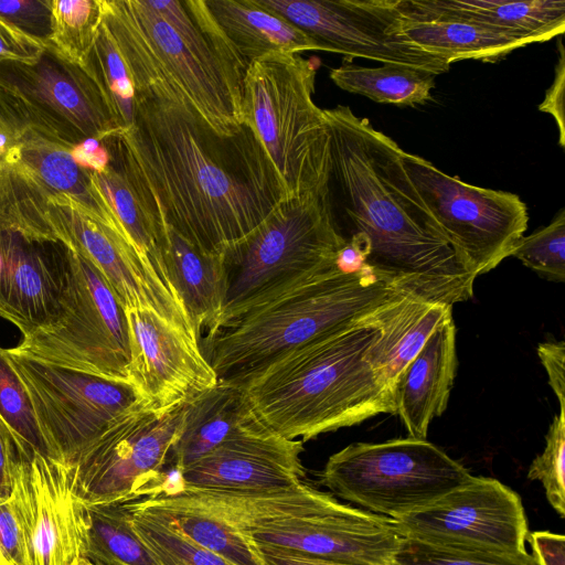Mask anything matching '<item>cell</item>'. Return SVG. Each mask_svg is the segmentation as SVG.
<instances>
[{
  "label": "cell",
  "mask_w": 565,
  "mask_h": 565,
  "mask_svg": "<svg viewBox=\"0 0 565 565\" xmlns=\"http://www.w3.org/2000/svg\"><path fill=\"white\" fill-rule=\"evenodd\" d=\"M205 4L248 65L271 54L324 51L317 41L256 0H205Z\"/></svg>",
  "instance_id": "27"
},
{
  "label": "cell",
  "mask_w": 565,
  "mask_h": 565,
  "mask_svg": "<svg viewBox=\"0 0 565 565\" xmlns=\"http://www.w3.org/2000/svg\"><path fill=\"white\" fill-rule=\"evenodd\" d=\"M6 351L57 460L72 465L109 423L139 405H148L131 382L57 366L13 348Z\"/></svg>",
  "instance_id": "12"
},
{
  "label": "cell",
  "mask_w": 565,
  "mask_h": 565,
  "mask_svg": "<svg viewBox=\"0 0 565 565\" xmlns=\"http://www.w3.org/2000/svg\"><path fill=\"white\" fill-rule=\"evenodd\" d=\"M128 508L136 533L160 565H231L159 521Z\"/></svg>",
  "instance_id": "38"
},
{
  "label": "cell",
  "mask_w": 565,
  "mask_h": 565,
  "mask_svg": "<svg viewBox=\"0 0 565 565\" xmlns=\"http://www.w3.org/2000/svg\"><path fill=\"white\" fill-rule=\"evenodd\" d=\"M253 417L241 386L235 383L218 381L186 401L180 434L171 452L177 470L210 452Z\"/></svg>",
  "instance_id": "29"
},
{
  "label": "cell",
  "mask_w": 565,
  "mask_h": 565,
  "mask_svg": "<svg viewBox=\"0 0 565 565\" xmlns=\"http://www.w3.org/2000/svg\"><path fill=\"white\" fill-rule=\"evenodd\" d=\"M103 22L130 73L135 93L153 85L178 92L215 130L243 122V78L189 45L145 0H100Z\"/></svg>",
  "instance_id": "7"
},
{
  "label": "cell",
  "mask_w": 565,
  "mask_h": 565,
  "mask_svg": "<svg viewBox=\"0 0 565 565\" xmlns=\"http://www.w3.org/2000/svg\"><path fill=\"white\" fill-rule=\"evenodd\" d=\"M167 276L201 340L223 311L227 279L222 255L202 252L170 227L161 231Z\"/></svg>",
  "instance_id": "25"
},
{
  "label": "cell",
  "mask_w": 565,
  "mask_h": 565,
  "mask_svg": "<svg viewBox=\"0 0 565 565\" xmlns=\"http://www.w3.org/2000/svg\"><path fill=\"white\" fill-rule=\"evenodd\" d=\"M332 177L348 223L345 247L405 297L452 307L478 277L456 252L409 179L404 150L350 107L323 109Z\"/></svg>",
  "instance_id": "2"
},
{
  "label": "cell",
  "mask_w": 565,
  "mask_h": 565,
  "mask_svg": "<svg viewBox=\"0 0 565 565\" xmlns=\"http://www.w3.org/2000/svg\"><path fill=\"white\" fill-rule=\"evenodd\" d=\"M392 565H540L527 553L454 550L403 539Z\"/></svg>",
  "instance_id": "39"
},
{
  "label": "cell",
  "mask_w": 565,
  "mask_h": 565,
  "mask_svg": "<svg viewBox=\"0 0 565 565\" xmlns=\"http://www.w3.org/2000/svg\"><path fill=\"white\" fill-rule=\"evenodd\" d=\"M537 355L558 399L559 409H565V342H542L537 345Z\"/></svg>",
  "instance_id": "46"
},
{
  "label": "cell",
  "mask_w": 565,
  "mask_h": 565,
  "mask_svg": "<svg viewBox=\"0 0 565 565\" xmlns=\"http://www.w3.org/2000/svg\"><path fill=\"white\" fill-rule=\"evenodd\" d=\"M185 403L139 405L109 423L71 465L72 488L85 505L125 503L160 491Z\"/></svg>",
  "instance_id": "10"
},
{
  "label": "cell",
  "mask_w": 565,
  "mask_h": 565,
  "mask_svg": "<svg viewBox=\"0 0 565 565\" xmlns=\"http://www.w3.org/2000/svg\"><path fill=\"white\" fill-rule=\"evenodd\" d=\"M527 478L542 483L548 503L565 518V409L554 416L545 447L530 465Z\"/></svg>",
  "instance_id": "42"
},
{
  "label": "cell",
  "mask_w": 565,
  "mask_h": 565,
  "mask_svg": "<svg viewBox=\"0 0 565 565\" xmlns=\"http://www.w3.org/2000/svg\"><path fill=\"white\" fill-rule=\"evenodd\" d=\"M82 67L103 94L119 129L131 126L136 93L128 67L103 22Z\"/></svg>",
  "instance_id": "35"
},
{
  "label": "cell",
  "mask_w": 565,
  "mask_h": 565,
  "mask_svg": "<svg viewBox=\"0 0 565 565\" xmlns=\"http://www.w3.org/2000/svg\"><path fill=\"white\" fill-rule=\"evenodd\" d=\"M50 215L57 238L102 273L126 309H150L200 342L181 300L122 233L94 218L65 195L50 198Z\"/></svg>",
  "instance_id": "15"
},
{
  "label": "cell",
  "mask_w": 565,
  "mask_h": 565,
  "mask_svg": "<svg viewBox=\"0 0 565 565\" xmlns=\"http://www.w3.org/2000/svg\"><path fill=\"white\" fill-rule=\"evenodd\" d=\"M252 544L255 546L263 565H350L324 561L287 548Z\"/></svg>",
  "instance_id": "49"
},
{
  "label": "cell",
  "mask_w": 565,
  "mask_h": 565,
  "mask_svg": "<svg viewBox=\"0 0 565 565\" xmlns=\"http://www.w3.org/2000/svg\"><path fill=\"white\" fill-rule=\"evenodd\" d=\"M13 493L24 519L29 565H75L83 557L85 512L73 492L71 465L14 437Z\"/></svg>",
  "instance_id": "16"
},
{
  "label": "cell",
  "mask_w": 565,
  "mask_h": 565,
  "mask_svg": "<svg viewBox=\"0 0 565 565\" xmlns=\"http://www.w3.org/2000/svg\"><path fill=\"white\" fill-rule=\"evenodd\" d=\"M280 14L326 52L409 67L436 75L446 60L408 42L397 31L398 0H256Z\"/></svg>",
  "instance_id": "13"
},
{
  "label": "cell",
  "mask_w": 565,
  "mask_h": 565,
  "mask_svg": "<svg viewBox=\"0 0 565 565\" xmlns=\"http://www.w3.org/2000/svg\"><path fill=\"white\" fill-rule=\"evenodd\" d=\"M127 503L132 510L159 521L231 565H263L255 546L243 533L168 492Z\"/></svg>",
  "instance_id": "30"
},
{
  "label": "cell",
  "mask_w": 565,
  "mask_h": 565,
  "mask_svg": "<svg viewBox=\"0 0 565 565\" xmlns=\"http://www.w3.org/2000/svg\"><path fill=\"white\" fill-rule=\"evenodd\" d=\"M159 492H168L215 515L239 532L275 521L328 512L340 505L332 495L305 482L280 489L203 490L182 489L167 480Z\"/></svg>",
  "instance_id": "23"
},
{
  "label": "cell",
  "mask_w": 565,
  "mask_h": 565,
  "mask_svg": "<svg viewBox=\"0 0 565 565\" xmlns=\"http://www.w3.org/2000/svg\"><path fill=\"white\" fill-rule=\"evenodd\" d=\"M73 149L38 135L21 143L4 164H18L52 196L70 198L90 216L126 236L93 171L76 160Z\"/></svg>",
  "instance_id": "26"
},
{
  "label": "cell",
  "mask_w": 565,
  "mask_h": 565,
  "mask_svg": "<svg viewBox=\"0 0 565 565\" xmlns=\"http://www.w3.org/2000/svg\"><path fill=\"white\" fill-rule=\"evenodd\" d=\"M452 307L403 297L367 317L379 331L371 360L391 388Z\"/></svg>",
  "instance_id": "28"
},
{
  "label": "cell",
  "mask_w": 565,
  "mask_h": 565,
  "mask_svg": "<svg viewBox=\"0 0 565 565\" xmlns=\"http://www.w3.org/2000/svg\"><path fill=\"white\" fill-rule=\"evenodd\" d=\"M317 64L300 54L249 63L242 86L243 121L270 158L288 198L331 191V135L312 98Z\"/></svg>",
  "instance_id": "5"
},
{
  "label": "cell",
  "mask_w": 565,
  "mask_h": 565,
  "mask_svg": "<svg viewBox=\"0 0 565 565\" xmlns=\"http://www.w3.org/2000/svg\"><path fill=\"white\" fill-rule=\"evenodd\" d=\"M397 31L408 42L450 64L467 58L494 62L531 44L518 35L455 19L409 20L401 14Z\"/></svg>",
  "instance_id": "31"
},
{
  "label": "cell",
  "mask_w": 565,
  "mask_h": 565,
  "mask_svg": "<svg viewBox=\"0 0 565 565\" xmlns=\"http://www.w3.org/2000/svg\"><path fill=\"white\" fill-rule=\"evenodd\" d=\"M403 161L428 210L477 276L512 256L529 221L519 195L468 184L405 151Z\"/></svg>",
  "instance_id": "11"
},
{
  "label": "cell",
  "mask_w": 565,
  "mask_h": 565,
  "mask_svg": "<svg viewBox=\"0 0 565 565\" xmlns=\"http://www.w3.org/2000/svg\"><path fill=\"white\" fill-rule=\"evenodd\" d=\"M83 557L94 565H160L136 533L125 503L84 504Z\"/></svg>",
  "instance_id": "32"
},
{
  "label": "cell",
  "mask_w": 565,
  "mask_h": 565,
  "mask_svg": "<svg viewBox=\"0 0 565 565\" xmlns=\"http://www.w3.org/2000/svg\"><path fill=\"white\" fill-rule=\"evenodd\" d=\"M409 20L455 19L544 42L565 31V0H398Z\"/></svg>",
  "instance_id": "24"
},
{
  "label": "cell",
  "mask_w": 565,
  "mask_h": 565,
  "mask_svg": "<svg viewBox=\"0 0 565 565\" xmlns=\"http://www.w3.org/2000/svg\"><path fill=\"white\" fill-rule=\"evenodd\" d=\"M0 81L15 88L63 145L75 148L119 129L86 71L45 47L34 64L0 63Z\"/></svg>",
  "instance_id": "17"
},
{
  "label": "cell",
  "mask_w": 565,
  "mask_h": 565,
  "mask_svg": "<svg viewBox=\"0 0 565 565\" xmlns=\"http://www.w3.org/2000/svg\"><path fill=\"white\" fill-rule=\"evenodd\" d=\"M405 297L363 267L311 276L247 310L200 347L218 381L236 383L282 354Z\"/></svg>",
  "instance_id": "4"
},
{
  "label": "cell",
  "mask_w": 565,
  "mask_h": 565,
  "mask_svg": "<svg viewBox=\"0 0 565 565\" xmlns=\"http://www.w3.org/2000/svg\"><path fill=\"white\" fill-rule=\"evenodd\" d=\"M14 436L0 420V502L13 491Z\"/></svg>",
  "instance_id": "50"
},
{
  "label": "cell",
  "mask_w": 565,
  "mask_h": 565,
  "mask_svg": "<svg viewBox=\"0 0 565 565\" xmlns=\"http://www.w3.org/2000/svg\"><path fill=\"white\" fill-rule=\"evenodd\" d=\"M379 335L367 317L289 351L236 382L259 423L307 441L379 414H395L393 392L371 360Z\"/></svg>",
  "instance_id": "3"
},
{
  "label": "cell",
  "mask_w": 565,
  "mask_h": 565,
  "mask_svg": "<svg viewBox=\"0 0 565 565\" xmlns=\"http://www.w3.org/2000/svg\"><path fill=\"white\" fill-rule=\"evenodd\" d=\"M0 565H29L24 519L13 491L0 502Z\"/></svg>",
  "instance_id": "44"
},
{
  "label": "cell",
  "mask_w": 565,
  "mask_h": 565,
  "mask_svg": "<svg viewBox=\"0 0 565 565\" xmlns=\"http://www.w3.org/2000/svg\"><path fill=\"white\" fill-rule=\"evenodd\" d=\"M51 6L52 36L47 47L82 66L102 24L100 0H51Z\"/></svg>",
  "instance_id": "36"
},
{
  "label": "cell",
  "mask_w": 565,
  "mask_h": 565,
  "mask_svg": "<svg viewBox=\"0 0 565 565\" xmlns=\"http://www.w3.org/2000/svg\"><path fill=\"white\" fill-rule=\"evenodd\" d=\"M392 520L404 539L454 550L522 553L530 533L519 494L487 477Z\"/></svg>",
  "instance_id": "14"
},
{
  "label": "cell",
  "mask_w": 565,
  "mask_h": 565,
  "mask_svg": "<svg viewBox=\"0 0 565 565\" xmlns=\"http://www.w3.org/2000/svg\"><path fill=\"white\" fill-rule=\"evenodd\" d=\"M330 78L349 93L402 106L425 104L431 99L435 87L434 74L391 64L364 67L345 62L331 70Z\"/></svg>",
  "instance_id": "33"
},
{
  "label": "cell",
  "mask_w": 565,
  "mask_h": 565,
  "mask_svg": "<svg viewBox=\"0 0 565 565\" xmlns=\"http://www.w3.org/2000/svg\"><path fill=\"white\" fill-rule=\"evenodd\" d=\"M75 565H94V564L90 563L89 561H87L86 558L82 557L77 561V563Z\"/></svg>",
  "instance_id": "51"
},
{
  "label": "cell",
  "mask_w": 565,
  "mask_h": 565,
  "mask_svg": "<svg viewBox=\"0 0 565 565\" xmlns=\"http://www.w3.org/2000/svg\"><path fill=\"white\" fill-rule=\"evenodd\" d=\"M249 542L350 565H392L403 536L393 520L341 504L241 532Z\"/></svg>",
  "instance_id": "18"
},
{
  "label": "cell",
  "mask_w": 565,
  "mask_h": 565,
  "mask_svg": "<svg viewBox=\"0 0 565 565\" xmlns=\"http://www.w3.org/2000/svg\"><path fill=\"white\" fill-rule=\"evenodd\" d=\"M532 555L540 565H565V537L550 531H535L527 535Z\"/></svg>",
  "instance_id": "48"
},
{
  "label": "cell",
  "mask_w": 565,
  "mask_h": 565,
  "mask_svg": "<svg viewBox=\"0 0 565 565\" xmlns=\"http://www.w3.org/2000/svg\"><path fill=\"white\" fill-rule=\"evenodd\" d=\"M100 141L160 238L170 227L209 254L222 255L288 198L248 124L221 134L166 85L137 90L131 126Z\"/></svg>",
  "instance_id": "1"
},
{
  "label": "cell",
  "mask_w": 565,
  "mask_h": 565,
  "mask_svg": "<svg viewBox=\"0 0 565 565\" xmlns=\"http://www.w3.org/2000/svg\"><path fill=\"white\" fill-rule=\"evenodd\" d=\"M38 135L60 142L24 97L0 81V166L21 143Z\"/></svg>",
  "instance_id": "41"
},
{
  "label": "cell",
  "mask_w": 565,
  "mask_h": 565,
  "mask_svg": "<svg viewBox=\"0 0 565 565\" xmlns=\"http://www.w3.org/2000/svg\"><path fill=\"white\" fill-rule=\"evenodd\" d=\"M512 256L548 280L564 281L565 211L561 210L548 225L523 236Z\"/></svg>",
  "instance_id": "40"
},
{
  "label": "cell",
  "mask_w": 565,
  "mask_h": 565,
  "mask_svg": "<svg viewBox=\"0 0 565 565\" xmlns=\"http://www.w3.org/2000/svg\"><path fill=\"white\" fill-rule=\"evenodd\" d=\"M93 178L129 242L161 282L177 295L166 273L160 235L124 177L108 164L102 170L93 171Z\"/></svg>",
  "instance_id": "34"
},
{
  "label": "cell",
  "mask_w": 565,
  "mask_h": 565,
  "mask_svg": "<svg viewBox=\"0 0 565 565\" xmlns=\"http://www.w3.org/2000/svg\"><path fill=\"white\" fill-rule=\"evenodd\" d=\"M457 365L451 316L435 329L393 384L395 414L409 437L426 439L430 422L446 411Z\"/></svg>",
  "instance_id": "22"
},
{
  "label": "cell",
  "mask_w": 565,
  "mask_h": 565,
  "mask_svg": "<svg viewBox=\"0 0 565 565\" xmlns=\"http://www.w3.org/2000/svg\"><path fill=\"white\" fill-rule=\"evenodd\" d=\"M344 246L331 191L287 198L223 253L225 302L207 335L289 286L339 267Z\"/></svg>",
  "instance_id": "6"
},
{
  "label": "cell",
  "mask_w": 565,
  "mask_h": 565,
  "mask_svg": "<svg viewBox=\"0 0 565 565\" xmlns=\"http://www.w3.org/2000/svg\"><path fill=\"white\" fill-rule=\"evenodd\" d=\"M13 349L57 366L131 382L126 308L102 273L68 246L57 315Z\"/></svg>",
  "instance_id": "9"
},
{
  "label": "cell",
  "mask_w": 565,
  "mask_h": 565,
  "mask_svg": "<svg viewBox=\"0 0 565 565\" xmlns=\"http://www.w3.org/2000/svg\"><path fill=\"white\" fill-rule=\"evenodd\" d=\"M436 445L414 437L354 443L329 457L319 480L338 498L396 519L472 479Z\"/></svg>",
  "instance_id": "8"
},
{
  "label": "cell",
  "mask_w": 565,
  "mask_h": 565,
  "mask_svg": "<svg viewBox=\"0 0 565 565\" xmlns=\"http://www.w3.org/2000/svg\"><path fill=\"white\" fill-rule=\"evenodd\" d=\"M67 270V246L0 230V316L24 335L55 318Z\"/></svg>",
  "instance_id": "21"
},
{
  "label": "cell",
  "mask_w": 565,
  "mask_h": 565,
  "mask_svg": "<svg viewBox=\"0 0 565 565\" xmlns=\"http://www.w3.org/2000/svg\"><path fill=\"white\" fill-rule=\"evenodd\" d=\"M303 441L288 439L254 416L210 452L179 470L182 489L260 490L299 484L306 471Z\"/></svg>",
  "instance_id": "20"
},
{
  "label": "cell",
  "mask_w": 565,
  "mask_h": 565,
  "mask_svg": "<svg viewBox=\"0 0 565 565\" xmlns=\"http://www.w3.org/2000/svg\"><path fill=\"white\" fill-rule=\"evenodd\" d=\"M0 420L17 439L39 454L56 459L38 423L26 388L7 351L1 348Z\"/></svg>",
  "instance_id": "37"
},
{
  "label": "cell",
  "mask_w": 565,
  "mask_h": 565,
  "mask_svg": "<svg viewBox=\"0 0 565 565\" xmlns=\"http://www.w3.org/2000/svg\"><path fill=\"white\" fill-rule=\"evenodd\" d=\"M130 381L148 405L163 408L214 386L218 377L196 338L146 308L126 309Z\"/></svg>",
  "instance_id": "19"
},
{
  "label": "cell",
  "mask_w": 565,
  "mask_h": 565,
  "mask_svg": "<svg viewBox=\"0 0 565 565\" xmlns=\"http://www.w3.org/2000/svg\"><path fill=\"white\" fill-rule=\"evenodd\" d=\"M558 62L555 67V77L551 87L546 90L544 100L539 109L547 113L555 119L558 127V142L565 146V121H564V92H565V58L562 40L558 43Z\"/></svg>",
  "instance_id": "47"
},
{
  "label": "cell",
  "mask_w": 565,
  "mask_h": 565,
  "mask_svg": "<svg viewBox=\"0 0 565 565\" xmlns=\"http://www.w3.org/2000/svg\"><path fill=\"white\" fill-rule=\"evenodd\" d=\"M0 17L46 47L52 36L51 0H0Z\"/></svg>",
  "instance_id": "43"
},
{
  "label": "cell",
  "mask_w": 565,
  "mask_h": 565,
  "mask_svg": "<svg viewBox=\"0 0 565 565\" xmlns=\"http://www.w3.org/2000/svg\"><path fill=\"white\" fill-rule=\"evenodd\" d=\"M45 47L26 36L0 17V63L34 64Z\"/></svg>",
  "instance_id": "45"
}]
</instances>
